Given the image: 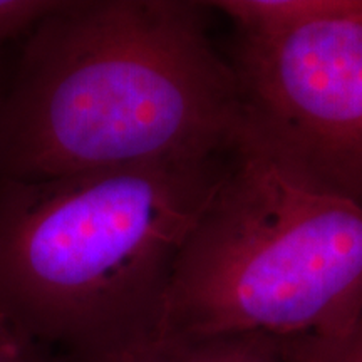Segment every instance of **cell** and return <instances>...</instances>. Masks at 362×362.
Instances as JSON below:
<instances>
[{"instance_id": "obj_1", "label": "cell", "mask_w": 362, "mask_h": 362, "mask_svg": "<svg viewBox=\"0 0 362 362\" xmlns=\"http://www.w3.org/2000/svg\"><path fill=\"white\" fill-rule=\"evenodd\" d=\"M189 0H59L0 96V178L47 180L237 151L230 59Z\"/></svg>"}, {"instance_id": "obj_2", "label": "cell", "mask_w": 362, "mask_h": 362, "mask_svg": "<svg viewBox=\"0 0 362 362\" xmlns=\"http://www.w3.org/2000/svg\"><path fill=\"white\" fill-rule=\"evenodd\" d=\"M233 155L0 178V317L61 362L160 337L176 260Z\"/></svg>"}, {"instance_id": "obj_3", "label": "cell", "mask_w": 362, "mask_h": 362, "mask_svg": "<svg viewBox=\"0 0 362 362\" xmlns=\"http://www.w3.org/2000/svg\"><path fill=\"white\" fill-rule=\"evenodd\" d=\"M362 317V203L238 148L171 277L160 336H339Z\"/></svg>"}, {"instance_id": "obj_4", "label": "cell", "mask_w": 362, "mask_h": 362, "mask_svg": "<svg viewBox=\"0 0 362 362\" xmlns=\"http://www.w3.org/2000/svg\"><path fill=\"white\" fill-rule=\"evenodd\" d=\"M238 148L320 193L362 203V0L277 34H237Z\"/></svg>"}, {"instance_id": "obj_5", "label": "cell", "mask_w": 362, "mask_h": 362, "mask_svg": "<svg viewBox=\"0 0 362 362\" xmlns=\"http://www.w3.org/2000/svg\"><path fill=\"white\" fill-rule=\"evenodd\" d=\"M101 362H284L282 341L265 334L160 336Z\"/></svg>"}, {"instance_id": "obj_6", "label": "cell", "mask_w": 362, "mask_h": 362, "mask_svg": "<svg viewBox=\"0 0 362 362\" xmlns=\"http://www.w3.org/2000/svg\"><path fill=\"white\" fill-rule=\"evenodd\" d=\"M282 341L284 362H362V317L339 336H302Z\"/></svg>"}, {"instance_id": "obj_7", "label": "cell", "mask_w": 362, "mask_h": 362, "mask_svg": "<svg viewBox=\"0 0 362 362\" xmlns=\"http://www.w3.org/2000/svg\"><path fill=\"white\" fill-rule=\"evenodd\" d=\"M57 4L59 0H0V45L29 33Z\"/></svg>"}, {"instance_id": "obj_8", "label": "cell", "mask_w": 362, "mask_h": 362, "mask_svg": "<svg viewBox=\"0 0 362 362\" xmlns=\"http://www.w3.org/2000/svg\"><path fill=\"white\" fill-rule=\"evenodd\" d=\"M45 354L44 347L0 317V362H40Z\"/></svg>"}, {"instance_id": "obj_9", "label": "cell", "mask_w": 362, "mask_h": 362, "mask_svg": "<svg viewBox=\"0 0 362 362\" xmlns=\"http://www.w3.org/2000/svg\"><path fill=\"white\" fill-rule=\"evenodd\" d=\"M40 362H59V361L54 359L52 354H45V356L42 357V361H40Z\"/></svg>"}]
</instances>
